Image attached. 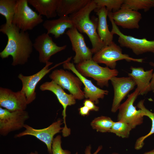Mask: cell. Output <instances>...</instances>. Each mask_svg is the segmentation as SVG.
Listing matches in <instances>:
<instances>
[{"mask_svg": "<svg viewBox=\"0 0 154 154\" xmlns=\"http://www.w3.org/2000/svg\"><path fill=\"white\" fill-rule=\"evenodd\" d=\"M114 91L111 111L113 113L118 110L121 103L129 92L136 86L133 79L129 76L112 78L110 80Z\"/></svg>", "mask_w": 154, "mask_h": 154, "instance_id": "e0dca14e", "label": "cell"}, {"mask_svg": "<svg viewBox=\"0 0 154 154\" xmlns=\"http://www.w3.org/2000/svg\"><path fill=\"white\" fill-rule=\"evenodd\" d=\"M71 43L72 49L75 55L74 63L78 64L85 61L92 59L93 53L91 49L86 45L83 35L74 26L66 32Z\"/></svg>", "mask_w": 154, "mask_h": 154, "instance_id": "5bb4252c", "label": "cell"}, {"mask_svg": "<svg viewBox=\"0 0 154 154\" xmlns=\"http://www.w3.org/2000/svg\"><path fill=\"white\" fill-rule=\"evenodd\" d=\"M39 88L42 91L48 90L52 92L56 96L59 102L62 106V115L64 125L62 132L64 137L68 136L70 134V129L67 127L66 124V110L68 106L75 104L76 99L72 94L66 93L61 86L52 80L43 83L40 86Z\"/></svg>", "mask_w": 154, "mask_h": 154, "instance_id": "7c38bea8", "label": "cell"}, {"mask_svg": "<svg viewBox=\"0 0 154 154\" xmlns=\"http://www.w3.org/2000/svg\"><path fill=\"white\" fill-rule=\"evenodd\" d=\"M150 65L154 67V63L150 62L149 63ZM150 87L151 91L154 92V71L153 72L152 78L150 83Z\"/></svg>", "mask_w": 154, "mask_h": 154, "instance_id": "836d02e7", "label": "cell"}, {"mask_svg": "<svg viewBox=\"0 0 154 154\" xmlns=\"http://www.w3.org/2000/svg\"><path fill=\"white\" fill-rule=\"evenodd\" d=\"M27 0H17L12 24L21 30H33L43 21L42 16L34 11L29 6Z\"/></svg>", "mask_w": 154, "mask_h": 154, "instance_id": "277c9868", "label": "cell"}, {"mask_svg": "<svg viewBox=\"0 0 154 154\" xmlns=\"http://www.w3.org/2000/svg\"><path fill=\"white\" fill-rule=\"evenodd\" d=\"M108 16L112 25V33L118 36V41L121 47L131 49L135 54L139 55L150 52L154 53V40H150L145 38H138L122 33L115 24L110 15Z\"/></svg>", "mask_w": 154, "mask_h": 154, "instance_id": "5b68a950", "label": "cell"}, {"mask_svg": "<svg viewBox=\"0 0 154 154\" xmlns=\"http://www.w3.org/2000/svg\"><path fill=\"white\" fill-rule=\"evenodd\" d=\"M76 68L84 76L91 77L96 81L101 88L108 87L109 81L113 77L117 76L119 72L116 69L100 66L92 59L76 64Z\"/></svg>", "mask_w": 154, "mask_h": 154, "instance_id": "3957f363", "label": "cell"}, {"mask_svg": "<svg viewBox=\"0 0 154 154\" xmlns=\"http://www.w3.org/2000/svg\"><path fill=\"white\" fill-rule=\"evenodd\" d=\"M61 143L60 135H58L54 139L52 144V154H71L69 151L62 149Z\"/></svg>", "mask_w": 154, "mask_h": 154, "instance_id": "f546056e", "label": "cell"}, {"mask_svg": "<svg viewBox=\"0 0 154 154\" xmlns=\"http://www.w3.org/2000/svg\"><path fill=\"white\" fill-rule=\"evenodd\" d=\"M131 72L129 73V76L135 81L137 88L139 91V95H143L151 91L150 83L152 78L153 69L145 71L142 67L131 66Z\"/></svg>", "mask_w": 154, "mask_h": 154, "instance_id": "d6986e66", "label": "cell"}, {"mask_svg": "<svg viewBox=\"0 0 154 154\" xmlns=\"http://www.w3.org/2000/svg\"><path fill=\"white\" fill-rule=\"evenodd\" d=\"M102 146H99L96 151L93 153H91V146L90 145L87 146L85 151V154H98V152L102 149ZM112 154H119L117 153H114Z\"/></svg>", "mask_w": 154, "mask_h": 154, "instance_id": "1f68e13d", "label": "cell"}, {"mask_svg": "<svg viewBox=\"0 0 154 154\" xmlns=\"http://www.w3.org/2000/svg\"><path fill=\"white\" fill-rule=\"evenodd\" d=\"M132 129L128 123L123 120H120L114 122L110 132L122 138H126L129 137Z\"/></svg>", "mask_w": 154, "mask_h": 154, "instance_id": "83f0119b", "label": "cell"}, {"mask_svg": "<svg viewBox=\"0 0 154 154\" xmlns=\"http://www.w3.org/2000/svg\"><path fill=\"white\" fill-rule=\"evenodd\" d=\"M58 0H27L28 3L35 8L40 15L47 19L56 17Z\"/></svg>", "mask_w": 154, "mask_h": 154, "instance_id": "7402d4cb", "label": "cell"}, {"mask_svg": "<svg viewBox=\"0 0 154 154\" xmlns=\"http://www.w3.org/2000/svg\"><path fill=\"white\" fill-rule=\"evenodd\" d=\"M143 154H154V149L145 152Z\"/></svg>", "mask_w": 154, "mask_h": 154, "instance_id": "e575fe53", "label": "cell"}, {"mask_svg": "<svg viewBox=\"0 0 154 154\" xmlns=\"http://www.w3.org/2000/svg\"><path fill=\"white\" fill-rule=\"evenodd\" d=\"M94 11L98 16V34L105 45H108L113 41L114 35L109 30L107 23L108 12L105 7L97 8Z\"/></svg>", "mask_w": 154, "mask_h": 154, "instance_id": "44dd1931", "label": "cell"}, {"mask_svg": "<svg viewBox=\"0 0 154 154\" xmlns=\"http://www.w3.org/2000/svg\"><path fill=\"white\" fill-rule=\"evenodd\" d=\"M94 1L97 5V8L105 7L108 12L114 13L121 8L124 0H94Z\"/></svg>", "mask_w": 154, "mask_h": 154, "instance_id": "f1b7e54d", "label": "cell"}, {"mask_svg": "<svg viewBox=\"0 0 154 154\" xmlns=\"http://www.w3.org/2000/svg\"><path fill=\"white\" fill-rule=\"evenodd\" d=\"M115 24L124 29H138L142 19L141 14L138 11L128 8H121L114 12H108Z\"/></svg>", "mask_w": 154, "mask_h": 154, "instance_id": "ac0fdd59", "label": "cell"}, {"mask_svg": "<svg viewBox=\"0 0 154 154\" xmlns=\"http://www.w3.org/2000/svg\"><path fill=\"white\" fill-rule=\"evenodd\" d=\"M62 120L59 119L48 127L42 129H36L25 124L24 126L25 130L15 136V137H20L25 135L34 136L44 143L47 147L48 151L52 154V144L54 135L62 130L63 127H61L62 124Z\"/></svg>", "mask_w": 154, "mask_h": 154, "instance_id": "30bf717a", "label": "cell"}, {"mask_svg": "<svg viewBox=\"0 0 154 154\" xmlns=\"http://www.w3.org/2000/svg\"><path fill=\"white\" fill-rule=\"evenodd\" d=\"M154 7V0H124L121 8H128L146 12Z\"/></svg>", "mask_w": 154, "mask_h": 154, "instance_id": "484cf974", "label": "cell"}, {"mask_svg": "<svg viewBox=\"0 0 154 154\" xmlns=\"http://www.w3.org/2000/svg\"><path fill=\"white\" fill-rule=\"evenodd\" d=\"M90 0H58L57 13L59 17L75 13L82 9Z\"/></svg>", "mask_w": 154, "mask_h": 154, "instance_id": "603a6c76", "label": "cell"}, {"mask_svg": "<svg viewBox=\"0 0 154 154\" xmlns=\"http://www.w3.org/2000/svg\"><path fill=\"white\" fill-rule=\"evenodd\" d=\"M90 111L87 107L84 106L81 107L79 109L80 114L83 116H88L89 114Z\"/></svg>", "mask_w": 154, "mask_h": 154, "instance_id": "d6a6232c", "label": "cell"}, {"mask_svg": "<svg viewBox=\"0 0 154 154\" xmlns=\"http://www.w3.org/2000/svg\"><path fill=\"white\" fill-rule=\"evenodd\" d=\"M65 61L66 60L57 64L50 68H49V67L53 64V62L49 61L39 72L31 76H25L22 74H19L18 78L22 83L21 90L25 95L28 104L32 103L36 99V94L35 90L38 82L52 69L63 64Z\"/></svg>", "mask_w": 154, "mask_h": 154, "instance_id": "8fae6325", "label": "cell"}, {"mask_svg": "<svg viewBox=\"0 0 154 154\" xmlns=\"http://www.w3.org/2000/svg\"><path fill=\"white\" fill-rule=\"evenodd\" d=\"M83 104L87 107L90 111L97 112L99 110V107L95 105L94 103L89 99L85 100Z\"/></svg>", "mask_w": 154, "mask_h": 154, "instance_id": "4dcf8cb0", "label": "cell"}, {"mask_svg": "<svg viewBox=\"0 0 154 154\" xmlns=\"http://www.w3.org/2000/svg\"><path fill=\"white\" fill-rule=\"evenodd\" d=\"M144 102V100H140L138 103L137 107L142 111L143 116H147L151 119L152 126L150 131L147 134L139 137L136 140L134 146L135 149L136 150L141 149L144 146L145 140L154 133V112H152L145 107Z\"/></svg>", "mask_w": 154, "mask_h": 154, "instance_id": "cb8c5ba5", "label": "cell"}, {"mask_svg": "<svg viewBox=\"0 0 154 154\" xmlns=\"http://www.w3.org/2000/svg\"><path fill=\"white\" fill-rule=\"evenodd\" d=\"M17 2V0H0V14L5 17V24L8 26L12 25Z\"/></svg>", "mask_w": 154, "mask_h": 154, "instance_id": "d4e9b609", "label": "cell"}, {"mask_svg": "<svg viewBox=\"0 0 154 154\" xmlns=\"http://www.w3.org/2000/svg\"><path fill=\"white\" fill-rule=\"evenodd\" d=\"M47 33L53 35L56 38H59L65 33L66 30L74 26L69 16H64L52 20H47L42 25Z\"/></svg>", "mask_w": 154, "mask_h": 154, "instance_id": "ffe728a7", "label": "cell"}, {"mask_svg": "<svg viewBox=\"0 0 154 154\" xmlns=\"http://www.w3.org/2000/svg\"><path fill=\"white\" fill-rule=\"evenodd\" d=\"M49 77L63 89L67 90L76 99L81 100L85 98L82 90V82L78 77L68 71L62 69L55 70Z\"/></svg>", "mask_w": 154, "mask_h": 154, "instance_id": "52a82bcc", "label": "cell"}, {"mask_svg": "<svg viewBox=\"0 0 154 154\" xmlns=\"http://www.w3.org/2000/svg\"><path fill=\"white\" fill-rule=\"evenodd\" d=\"M72 57L68 58L63 64L65 69L71 70L80 80L84 86L83 92L84 97L91 100L96 104H98L99 99H103L109 93L108 90L99 88L92 83L91 80L83 76L76 69L73 62H70Z\"/></svg>", "mask_w": 154, "mask_h": 154, "instance_id": "9a60e30c", "label": "cell"}, {"mask_svg": "<svg viewBox=\"0 0 154 154\" xmlns=\"http://www.w3.org/2000/svg\"><path fill=\"white\" fill-rule=\"evenodd\" d=\"M0 31L7 37V45L0 53L1 57L3 59L11 56L12 65L14 66L26 63L33 47L28 33L21 30L13 24L8 26L5 23L0 26Z\"/></svg>", "mask_w": 154, "mask_h": 154, "instance_id": "6da1fadb", "label": "cell"}, {"mask_svg": "<svg viewBox=\"0 0 154 154\" xmlns=\"http://www.w3.org/2000/svg\"><path fill=\"white\" fill-rule=\"evenodd\" d=\"M27 154H38V152L36 151H35L34 152H31L29 153H28Z\"/></svg>", "mask_w": 154, "mask_h": 154, "instance_id": "d590c367", "label": "cell"}, {"mask_svg": "<svg viewBox=\"0 0 154 154\" xmlns=\"http://www.w3.org/2000/svg\"><path fill=\"white\" fill-rule=\"evenodd\" d=\"M139 91L136 88L135 91L128 96L126 100L121 104L118 109L117 121L123 120L128 123L132 129L143 122V116L142 111L137 110L133 104L138 96Z\"/></svg>", "mask_w": 154, "mask_h": 154, "instance_id": "9c48e42d", "label": "cell"}, {"mask_svg": "<svg viewBox=\"0 0 154 154\" xmlns=\"http://www.w3.org/2000/svg\"><path fill=\"white\" fill-rule=\"evenodd\" d=\"M92 59L98 63L104 64L112 69H115L117 62L120 60H125L127 62L139 63L143 61V58H134L127 54H123L121 47L113 41L94 54Z\"/></svg>", "mask_w": 154, "mask_h": 154, "instance_id": "8992f818", "label": "cell"}, {"mask_svg": "<svg viewBox=\"0 0 154 154\" xmlns=\"http://www.w3.org/2000/svg\"><path fill=\"white\" fill-rule=\"evenodd\" d=\"M114 122L110 117L102 116L95 118L91 122L90 125L92 128L97 131L110 132Z\"/></svg>", "mask_w": 154, "mask_h": 154, "instance_id": "4316f807", "label": "cell"}, {"mask_svg": "<svg viewBox=\"0 0 154 154\" xmlns=\"http://www.w3.org/2000/svg\"><path fill=\"white\" fill-rule=\"evenodd\" d=\"M49 34L44 33L35 39L33 47L39 53V60L40 63L46 64L53 55L65 50L66 45L58 46L53 41Z\"/></svg>", "mask_w": 154, "mask_h": 154, "instance_id": "4fadbf2b", "label": "cell"}, {"mask_svg": "<svg viewBox=\"0 0 154 154\" xmlns=\"http://www.w3.org/2000/svg\"><path fill=\"white\" fill-rule=\"evenodd\" d=\"M28 105L25 94L21 90L14 92L0 88V106L10 112L25 110Z\"/></svg>", "mask_w": 154, "mask_h": 154, "instance_id": "2e32d148", "label": "cell"}, {"mask_svg": "<svg viewBox=\"0 0 154 154\" xmlns=\"http://www.w3.org/2000/svg\"><path fill=\"white\" fill-rule=\"evenodd\" d=\"M29 118L25 110L10 112L0 107V134L5 136L10 132L24 127L25 123Z\"/></svg>", "mask_w": 154, "mask_h": 154, "instance_id": "ba28073f", "label": "cell"}, {"mask_svg": "<svg viewBox=\"0 0 154 154\" xmlns=\"http://www.w3.org/2000/svg\"><path fill=\"white\" fill-rule=\"evenodd\" d=\"M97 8L94 0H90L79 11L69 16L78 30L81 33L86 34L88 37L92 45L91 50L93 54L105 46L97 32L98 18L94 16L90 17L91 12Z\"/></svg>", "mask_w": 154, "mask_h": 154, "instance_id": "7a4b0ae2", "label": "cell"}]
</instances>
